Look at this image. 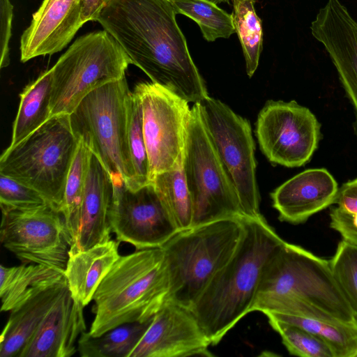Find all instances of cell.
Returning a JSON list of instances; mask_svg holds the SVG:
<instances>
[{
    "instance_id": "6da1fadb",
    "label": "cell",
    "mask_w": 357,
    "mask_h": 357,
    "mask_svg": "<svg viewBox=\"0 0 357 357\" xmlns=\"http://www.w3.org/2000/svg\"><path fill=\"white\" fill-rule=\"evenodd\" d=\"M171 0H112L97 19L151 80L194 104L208 96Z\"/></svg>"
},
{
    "instance_id": "7a4b0ae2",
    "label": "cell",
    "mask_w": 357,
    "mask_h": 357,
    "mask_svg": "<svg viewBox=\"0 0 357 357\" xmlns=\"http://www.w3.org/2000/svg\"><path fill=\"white\" fill-rule=\"evenodd\" d=\"M243 218L245 231L234 254L190 309L211 345L251 312L264 268L285 242L263 216Z\"/></svg>"
},
{
    "instance_id": "3957f363",
    "label": "cell",
    "mask_w": 357,
    "mask_h": 357,
    "mask_svg": "<svg viewBox=\"0 0 357 357\" xmlns=\"http://www.w3.org/2000/svg\"><path fill=\"white\" fill-rule=\"evenodd\" d=\"M169 290L161 248L120 256L93 295L90 334L98 337L123 324L149 320L168 299Z\"/></svg>"
},
{
    "instance_id": "277c9868",
    "label": "cell",
    "mask_w": 357,
    "mask_h": 357,
    "mask_svg": "<svg viewBox=\"0 0 357 357\" xmlns=\"http://www.w3.org/2000/svg\"><path fill=\"white\" fill-rule=\"evenodd\" d=\"M245 231L243 217L226 218L178 231L160 248L167 264L168 299L190 309L228 262Z\"/></svg>"
},
{
    "instance_id": "5b68a950",
    "label": "cell",
    "mask_w": 357,
    "mask_h": 357,
    "mask_svg": "<svg viewBox=\"0 0 357 357\" xmlns=\"http://www.w3.org/2000/svg\"><path fill=\"white\" fill-rule=\"evenodd\" d=\"M311 304L343 322H357L329 261L284 242L266 263L250 312L284 301Z\"/></svg>"
},
{
    "instance_id": "8992f818",
    "label": "cell",
    "mask_w": 357,
    "mask_h": 357,
    "mask_svg": "<svg viewBox=\"0 0 357 357\" xmlns=\"http://www.w3.org/2000/svg\"><path fill=\"white\" fill-rule=\"evenodd\" d=\"M132 92L126 77L86 96L69 115L73 133L103 165L114 181L131 189L135 172L128 136Z\"/></svg>"
},
{
    "instance_id": "52a82bcc",
    "label": "cell",
    "mask_w": 357,
    "mask_h": 357,
    "mask_svg": "<svg viewBox=\"0 0 357 357\" xmlns=\"http://www.w3.org/2000/svg\"><path fill=\"white\" fill-rule=\"evenodd\" d=\"M79 144L69 115L52 117L0 158V174L38 191L60 212L68 174Z\"/></svg>"
},
{
    "instance_id": "ba28073f",
    "label": "cell",
    "mask_w": 357,
    "mask_h": 357,
    "mask_svg": "<svg viewBox=\"0 0 357 357\" xmlns=\"http://www.w3.org/2000/svg\"><path fill=\"white\" fill-rule=\"evenodd\" d=\"M131 61L105 30L78 38L52 68L51 118L70 115L92 91L125 77Z\"/></svg>"
},
{
    "instance_id": "9c48e42d",
    "label": "cell",
    "mask_w": 357,
    "mask_h": 357,
    "mask_svg": "<svg viewBox=\"0 0 357 357\" xmlns=\"http://www.w3.org/2000/svg\"><path fill=\"white\" fill-rule=\"evenodd\" d=\"M183 168L192 202V227L243 217L237 193L205 128L197 103L190 111Z\"/></svg>"
},
{
    "instance_id": "30bf717a",
    "label": "cell",
    "mask_w": 357,
    "mask_h": 357,
    "mask_svg": "<svg viewBox=\"0 0 357 357\" xmlns=\"http://www.w3.org/2000/svg\"><path fill=\"white\" fill-rule=\"evenodd\" d=\"M196 103L208 135L234 186L243 217H262L256 178L255 145L250 122L209 96Z\"/></svg>"
},
{
    "instance_id": "8fae6325",
    "label": "cell",
    "mask_w": 357,
    "mask_h": 357,
    "mask_svg": "<svg viewBox=\"0 0 357 357\" xmlns=\"http://www.w3.org/2000/svg\"><path fill=\"white\" fill-rule=\"evenodd\" d=\"M142 109L149 180L174 167L183 156L191 108L188 102L153 82L138 83L133 91Z\"/></svg>"
},
{
    "instance_id": "7c38bea8",
    "label": "cell",
    "mask_w": 357,
    "mask_h": 357,
    "mask_svg": "<svg viewBox=\"0 0 357 357\" xmlns=\"http://www.w3.org/2000/svg\"><path fill=\"white\" fill-rule=\"evenodd\" d=\"M1 212L0 239L5 248L24 264H41L64 273L71 240L61 212L49 204Z\"/></svg>"
},
{
    "instance_id": "4fadbf2b",
    "label": "cell",
    "mask_w": 357,
    "mask_h": 357,
    "mask_svg": "<svg viewBox=\"0 0 357 357\" xmlns=\"http://www.w3.org/2000/svg\"><path fill=\"white\" fill-rule=\"evenodd\" d=\"M255 134L271 163L298 167L317 150L321 124L307 107L294 100H268L258 114Z\"/></svg>"
},
{
    "instance_id": "5bb4252c",
    "label": "cell",
    "mask_w": 357,
    "mask_h": 357,
    "mask_svg": "<svg viewBox=\"0 0 357 357\" xmlns=\"http://www.w3.org/2000/svg\"><path fill=\"white\" fill-rule=\"evenodd\" d=\"M114 187L109 222L116 240L136 250L160 248L178 231L151 183L135 191L123 181L114 182Z\"/></svg>"
},
{
    "instance_id": "9a60e30c",
    "label": "cell",
    "mask_w": 357,
    "mask_h": 357,
    "mask_svg": "<svg viewBox=\"0 0 357 357\" xmlns=\"http://www.w3.org/2000/svg\"><path fill=\"white\" fill-rule=\"evenodd\" d=\"M210 345L191 310L167 299L129 357H211Z\"/></svg>"
},
{
    "instance_id": "2e32d148",
    "label": "cell",
    "mask_w": 357,
    "mask_h": 357,
    "mask_svg": "<svg viewBox=\"0 0 357 357\" xmlns=\"http://www.w3.org/2000/svg\"><path fill=\"white\" fill-rule=\"evenodd\" d=\"M325 47L355 113L357 132V21L340 0H327L310 24Z\"/></svg>"
},
{
    "instance_id": "e0dca14e",
    "label": "cell",
    "mask_w": 357,
    "mask_h": 357,
    "mask_svg": "<svg viewBox=\"0 0 357 357\" xmlns=\"http://www.w3.org/2000/svg\"><path fill=\"white\" fill-rule=\"evenodd\" d=\"M84 23L80 0H43L20 39V61L63 50Z\"/></svg>"
},
{
    "instance_id": "ac0fdd59",
    "label": "cell",
    "mask_w": 357,
    "mask_h": 357,
    "mask_svg": "<svg viewBox=\"0 0 357 357\" xmlns=\"http://www.w3.org/2000/svg\"><path fill=\"white\" fill-rule=\"evenodd\" d=\"M84 305L68 284L18 357H70L77 351L78 336L86 331Z\"/></svg>"
},
{
    "instance_id": "d6986e66",
    "label": "cell",
    "mask_w": 357,
    "mask_h": 357,
    "mask_svg": "<svg viewBox=\"0 0 357 357\" xmlns=\"http://www.w3.org/2000/svg\"><path fill=\"white\" fill-rule=\"evenodd\" d=\"M338 189L326 169H308L275 188L271 197L280 221L298 225L333 204Z\"/></svg>"
},
{
    "instance_id": "ffe728a7",
    "label": "cell",
    "mask_w": 357,
    "mask_h": 357,
    "mask_svg": "<svg viewBox=\"0 0 357 357\" xmlns=\"http://www.w3.org/2000/svg\"><path fill=\"white\" fill-rule=\"evenodd\" d=\"M114 192L111 175L93 154L80 209L79 231L69 253L85 250L110 240L109 212Z\"/></svg>"
},
{
    "instance_id": "44dd1931",
    "label": "cell",
    "mask_w": 357,
    "mask_h": 357,
    "mask_svg": "<svg viewBox=\"0 0 357 357\" xmlns=\"http://www.w3.org/2000/svg\"><path fill=\"white\" fill-rule=\"evenodd\" d=\"M66 286L64 275L10 310L1 334V357H18Z\"/></svg>"
},
{
    "instance_id": "7402d4cb",
    "label": "cell",
    "mask_w": 357,
    "mask_h": 357,
    "mask_svg": "<svg viewBox=\"0 0 357 357\" xmlns=\"http://www.w3.org/2000/svg\"><path fill=\"white\" fill-rule=\"evenodd\" d=\"M117 240H109L87 250L69 253L64 271L73 296L88 305L103 278L120 257Z\"/></svg>"
},
{
    "instance_id": "603a6c76",
    "label": "cell",
    "mask_w": 357,
    "mask_h": 357,
    "mask_svg": "<svg viewBox=\"0 0 357 357\" xmlns=\"http://www.w3.org/2000/svg\"><path fill=\"white\" fill-rule=\"evenodd\" d=\"M63 276V273L41 264L1 265V310L10 311Z\"/></svg>"
},
{
    "instance_id": "cb8c5ba5",
    "label": "cell",
    "mask_w": 357,
    "mask_h": 357,
    "mask_svg": "<svg viewBox=\"0 0 357 357\" xmlns=\"http://www.w3.org/2000/svg\"><path fill=\"white\" fill-rule=\"evenodd\" d=\"M52 68L29 84L20 94L12 138L8 148L20 144L51 119Z\"/></svg>"
},
{
    "instance_id": "d4e9b609",
    "label": "cell",
    "mask_w": 357,
    "mask_h": 357,
    "mask_svg": "<svg viewBox=\"0 0 357 357\" xmlns=\"http://www.w3.org/2000/svg\"><path fill=\"white\" fill-rule=\"evenodd\" d=\"M153 319L123 324L98 337L84 331L78 340L77 351L82 357H129Z\"/></svg>"
},
{
    "instance_id": "484cf974",
    "label": "cell",
    "mask_w": 357,
    "mask_h": 357,
    "mask_svg": "<svg viewBox=\"0 0 357 357\" xmlns=\"http://www.w3.org/2000/svg\"><path fill=\"white\" fill-rule=\"evenodd\" d=\"M151 183L178 231L191 227L192 202L184 175L183 156L174 167L156 175Z\"/></svg>"
},
{
    "instance_id": "4316f807",
    "label": "cell",
    "mask_w": 357,
    "mask_h": 357,
    "mask_svg": "<svg viewBox=\"0 0 357 357\" xmlns=\"http://www.w3.org/2000/svg\"><path fill=\"white\" fill-rule=\"evenodd\" d=\"M268 318L298 326L324 340L334 357H355L357 352V322L313 319L281 313H268Z\"/></svg>"
},
{
    "instance_id": "83f0119b",
    "label": "cell",
    "mask_w": 357,
    "mask_h": 357,
    "mask_svg": "<svg viewBox=\"0 0 357 357\" xmlns=\"http://www.w3.org/2000/svg\"><path fill=\"white\" fill-rule=\"evenodd\" d=\"M93 153L81 140L72 162L66 183L61 213L67 232L75 241L79 227L80 209ZM70 245V246H71Z\"/></svg>"
},
{
    "instance_id": "f1b7e54d",
    "label": "cell",
    "mask_w": 357,
    "mask_h": 357,
    "mask_svg": "<svg viewBox=\"0 0 357 357\" xmlns=\"http://www.w3.org/2000/svg\"><path fill=\"white\" fill-rule=\"evenodd\" d=\"M232 19L245 60L246 73L251 77L255 73L263 48L261 20L255 8V0H231Z\"/></svg>"
},
{
    "instance_id": "f546056e",
    "label": "cell",
    "mask_w": 357,
    "mask_h": 357,
    "mask_svg": "<svg viewBox=\"0 0 357 357\" xmlns=\"http://www.w3.org/2000/svg\"><path fill=\"white\" fill-rule=\"evenodd\" d=\"M175 11L194 20L208 42L229 38L236 32L231 14L207 0H171Z\"/></svg>"
},
{
    "instance_id": "4dcf8cb0",
    "label": "cell",
    "mask_w": 357,
    "mask_h": 357,
    "mask_svg": "<svg viewBox=\"0 0 357 357\" xmlns=\"http://www.w3.org/2000/svg\"><path fill=\"white\" fill-rule=\"evenodd\" d=\"M128 136L135 172L131 189L135 191L150 183L148 155L142 127V109L138 96L132 91L128 118Z\"/></svg>"
},
{
    "instance_id": "1f68e13d",
    "label": "cell",
    "mask_w": 357,
    "mask_h": 357,
    "mask_svg": "<svg viewBox=\"0 0 357 357\" xmlns=\"http://www.w3.org/2000/svg\"><path fill=\"white\" fill-rule=\"evenodd\" d=\"M288 352L300 357H334L330 347L310 331L292 324L268 318Z\"/></svg>"
},
{
    "instance_id": "d6a6232c",
    "label": "cell",
    "mask_w": 357,
    "mask_h": 357,
    "mask_svg": "<svg viewBox=\"0 0 357 357\" xmlns=\"http://www.w3.org/2000/svg\"><path fill=\"white\" fill-rule=\"evenodd\" d=\"M328 261L334 278L357 319V245L342 239Z\"/></svg>"
},
{
    "instance_id": "836d02e7",
    "label": "cell",
    "mask_w": 357,
    "mask_h": 357,
    "mask_svg": "<svg viewBox=\"0 0 357 357\" xmlns=\"http://www.w3.org/2000/svg\"><path fill=\"white\" fill-rule=\"evenodd\" d=\"M0 204L1 209L29 210L49 204L33 188L0 174Z\"/></svg>"
},
{
    "instance_id": "e575fe53",
    "label": "cell",
    "mask_w": 357,
    "mask_h": 357,
    "mask_svg": "<svg viewBox=\"0 0 357 357\" xmlns=\"http://www.w3.org/2000/svg\"><path fill=\"white\" fill-rule=\"evenodd\" d=\"M330 227L344 239L357 245V213L345 211L337 206L330 211Z\"/></svg>"
},
{
    "instance_id": "d590c367",
    "label": "cell",
    "mask_w": 357,
    "mask_h": 357,
    "mask_svg": "<svg viewBox=\"0 0 357 357\" xmlns=\"http://www.w3.org/2000/svg\"><path fill=\"white\" fill-rule=\"evenodd\" d=\"M0 50L1 68L10 63L9 41L11 38L13 6L10 0H0Z\"/></svg>"
},
{
    "instance_id": "8d00e7d4",
    "label": "cell",
    "mask_w": 357,
    "mask_h": 357,
    "mask_svg": "<svg viewBox=\"0 0 357 357\" xmlns=\"http://www.w3.org/2000/svg\"><path fill=\"white\" fill-rule=\"evenodd\" d=\"M334 204L345 211L357 213V178L339 188Z\"/></svg>"
},
{
    "instance_id": "74e56055",
    "label": "cell",
    "mask_w": 357,
    "mask_h": 357,
    "mask_svg": "<svg viewBox=\"0 0 357 357\" xmlns=\"http://www.w3.org/2000/svg\"><path fill=\"white\" fill-rule=\"evenodd\" d=\"M112 0H80L81 19L84 24L96 21L102 10Z\"/></svg>"
},
{
    "instance_id": "f35d334b",
    "label": "cell",
    "mask_w": 357,
    "mask_h": 357,
    "mask_svg": "<svg viewBox=\"0 0 357 357\" xmlns=\"http://www.w3.org/2000/svg\"><path fill=\"white\" fill-rule=\"evenodd\" d=\"M207 1L213 2V3H215V4H218V3H222V2L229 3V1L231 0H207Z\"/></svg>"
},
{
    "instance_id": "ab89813d",
    "label": "cell",
    "mask_w": 357,
    "mask_h": 357,
    "mask_svg": "<svg viewBox=\"0 0 357 357\" xmlns=\"http://www.w3.org/2000/svg\"><path fill=\"white\" fill-rule=\"evenodd\" d=\"M355 357H357V352H356V355H355Z\"/></svg>"
}]
</instances>
